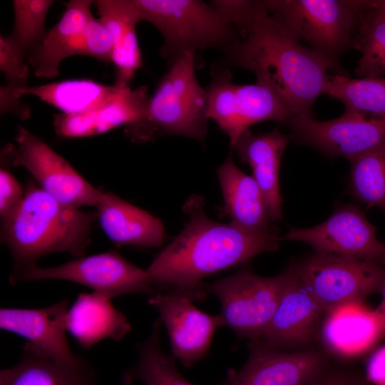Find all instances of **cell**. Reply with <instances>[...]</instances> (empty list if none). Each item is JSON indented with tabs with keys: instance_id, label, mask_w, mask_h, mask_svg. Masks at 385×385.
<instances>
[{
	"instance_id": "obj_15",
	"label": "cell",
	"mask_w": 385,
	"mask_h": 385,
	"mask_svg": "<svg viewBox=\"0 0 385 385\" xmlns=\"http://www.w3.org/2000/svg\"><path fill=\"white\" fill-rule=\"evenodd\" d=\"M285 271L286 282L276 310L255 342L279 350L309 344L326 313L292 265Z\"/></svg>"
},
{
	"instance_id": "obj_24",
	"label": "cell",
	"mask_w": 385,
	"mask_h": 385,
	"mask_svg": "<svg viewBox=\"0 0 385 385\" xmlns=\"http://www.w3.org/2000/svg\"><path fill=\"white\" fill-rule=\"evenodd\" d=\"M66 328L82 348H91L105 339L119 341L132 330L111 299L95 292L78 295L68 309Z\"/></svg>"
},
{
	"instance_id": "obj_20",
	"label": "cell",
	"mask_w": 385,
	"mask_h": 385,
	"mask_svg": "<svg viewBox=\"0 0 385 385\" xmlns=\"http://www.w3.org/2000/svg\"><path fill=\"white\" fill-rule=\"evenodd\" d=\"M289 138L277 128L265 133H253L250 129L239 138L232 149L240 160L251 168L252 178L263 196L271 222L282 217V199L279 190L281 159Z\"/></svg>"
},
{
	"instance_id": "obj_19",
	"label": "cell",
	"mask_w": 385,
	"mask_h": 385,
	"mask_svg": "<svg viewBox=\"0 0 385 385\" xmlns=\"http://www.w3.org/2000/svg\"><path fill=\"white\" fill-rule=\"evenodd\" d=\"M150 97L147 85L135 89L123 88L91 110L76 114H56L54 130L60 137L71 138L101 135L121 125L125 127L143 118Z\"/></svg>"
},
{
	"instance_id": "obj_9",
	"label": "cell",
	"mask_w": 385,
	"mask_h": 385,
	"mask_svg": "<svg viewBox=\"0 0 385 385\" xmlns=\"http://www.w3.org/2000/svg\"><path fill=\"white\" fill-rule=\"evenodd\" d=\"M43 279L75 282L111 299L130 293L155 294L147 270L132 264L116 251L77 257L51 267L36 264L12 271L10 276L12 284Z\"/></svg>"
},
{
	"instance_id": "obj_26",
	"label": "cell",
	"mask_w": 385,
	"mask_h": 385,
	"mask_svg": "<svg viewBox=\"0 0 385 385\" xmlns=\"http://www.w3.org/2000/svg\"><path fill=\"white\" fill-rule=\"evenodd\" d=\"M123 88L108 86L90 79H71L27 87L16 97L32 95L58 109L63 114H76L91 110L108 101Z\"/></svg>"
},
{
	"instance_id": "obj_5",
	"label": "cell",
	"mask_w": 385,
	"mask_h": 385,
	"mask_svg": "<svg viewBox=\"0 0 385 385\" xmlns=\"http://www.w3.org/2000/svg\"><path fill=\"white\" fill-rule=\"evenodd\" d=\"M271 16L294 40L337 63L356 38L370 0H264Z\"/></svg>"
},
{
	"instance_id": "obj_33",
	"label": "cell",
	"mask_w": 385,
	"mask_h": 385,
	"mask_svg": "<svg viewBox=\"0 0 385 385\" xmlns=\"http://www.w3.org/2000/svg\"><path fill=\"white\" fill-rule=\"evenodd\" d=\"M76 55L90 56L106 63H112V39L100 20L93 14L84 27Z\"/></svg>"
},
{
	"instance_id": "obj_35",
	"label": "cell",
	"mask_w": 385,
	"mask_h": 385,
	"mask_svg": "<svg viewBox=\"0 0 385 385\" xmlns=\"http://www.w3.org/2000/svg\"><path fill=\"white\" fill-rule=\"evenodd\" d=\"M367 377L346 369H332L329 366L304 385H369Z\"/></svg>"
},
{
	"instance_id": "obj_28",
	"label": "cell",
	"mask_w": 385,
	"mask_h": 385,
	"mask_svg": "<svg viewBox=\"0 0 385 385\" xmlns=\"http://www.w3.org/2000/svg\"><path fill=\"white\" fill-rule=\"evenodd\" d=\"M327 94L343 103L345 110L385 119V77L331 75Z\"/></svg>"
},
{
	"instance_id": "obj_8",
	"label": "cell",
	"mask_w": 385,
	"mask_h": 385,
	"mask_svg": "<svg viewBox=\"0 0 385 385\" xmlns=\"http://www.w3.org/2000/svg\"><path fill=\"white\" fill-rule=\"evenodd\" d=\"M205 89L208 118L228 136L232 148L252 125L265 120L287 123L292 118L282 101L267 88L257 83L235 84L228 67L212 66Z\"/></svg>"
},
{
	"instance_id": "obj_17",
	"label": "cell",
	"mask_w": 385,
	"mask_h": 385,
	"mask_svg": "<svg viewBox=\"0 0 385 385\" xmlns=\"http://www.w3.org/2000/svg\"><path fill=\"white\" fill-rule=\"evenodd\" d=\"M68 304L64 298L40 309L1 308L0 327L24 337L31 346L55 361L75 364L81 357L73 354L66 335Z\"/></svg>"
},
{
	"instance_id": "obj_6",
	"label": "cell",
	"mask_w": 385,
	"mask_h": 385,
	"mask_svg": "<svg viewBox=\"0 0 385 385\" xmlns=\"http://www.w3.org/2000/svg\"><path fill=\"white\" fill-rule=\"evenodd\" d=\"M142 18L163 36L160 56L169 67L187 54L226 49L240 36L210 3L200 0H134Z\"/></svg>"
},
{
	"instance_id": "obj_38",
	"label": "cell",
	"mask_w": 385,
	"mask_h": 385,
	"mask_svg": "<svg viewBox=\"0 0 385 385\" xmlns=\"http://www.w3.org/2000/svg\"><path fill=\"white\" fill-rule=\"evenodd\" d=\"M380 293H381V294H382V299H381V302L380 304L376 309V310L381 316V317L383 318V319L384 320V322H385V283H384Z\"/></svg>"
},
{
	"instance_id": "obj_3",
	"label": "cell",
	"mask_w": 385,
	"mask_h": 385,
	"mask_svg": "<svg viewBox=\"0 0 385 385\" xmlns=\"http://www.w3.org/2000/svg\"><path fill=\"white\" fill-rule=\"evenodd\" d=\"M96 219V212L61 202L30 183L19 206L2 222L1 239L13 257V271L51 253L83 257Z\"/></svg>"
},
{
	"instance_id": "obj_34",
	"label": "cell",
	"mask_w": 385,
	"mask_h": 385,
	"mask_svg": "<svg viewBox=\"0 0 385 385\" xmlns=\"http://www.w3.org/2000/svg\"><path fill=\"white\" fill-rule=\"evenodd\" d=\"M20 184L8 170H0V215L1 221L8 219L17 209L24 198Z\"/></svg>"
},
{
	"instance_id": "obj_21",
	"label": "cell",
	"mask_w": 385,
	"mask_h": 385,
	"mask_svg": "<svg viewBox=\"0 0 385 385\" xmlns=\"http://www.w3.org/2000/svg\"><path fill=\"white\" fill-rule=\"evenodd\" d=\"M96 207L102 230L116 244L153 248L160 247L165 240L159 218L112 192L102 191Z\"/></svg>"
},
{
	"instance_id": "obj_23",
	"label": "cell",
	"mask_w": 385,
	"mask_h": 385,
	"mask_svg": "<svg viewBox=\"0 0 385 385\" xmlns=\"http://www.w3.org/2000/svg\"><path fill=\"white\" fill-rule=\"evenodd\" d=\"M217 174L224 200L220 210L222 216L249 231L262 232L273 227L258 185L236 166L231 153L217 168Z\"/></svg>"
},
{
	"instance_id": "obj_13",
	"label": "cell",
	"mask_w": 385,
	"mask_h": 385,
	"mask_svg": "<svg viewBox=\"0 0 385 385\" xmlns=\"http://www.w3.org/2000/svg\"><path fill=\"white\" fill-rule=\"evenodd\" d=\"M287 123L297 142L349 161L385 140V119L351 111L345 110L341 116L325 121L300 115Z\"/></svg>"
},
{
	"instance_id": "obj_40",
	"label": "cell",
	"mask_w": 385,
	"mask_h": 385,
	"mask_svg": "<svg viewBox=\"0 0 385 385\" xmlns=\"http://www.w3.org/2000/svg\"><path fill=\"white\" fill-rule=\"evenodd\" d=\"M384 385H385V384H384Z\"/></svg>"
},
{
	"instance_id": "obj_32",
	"label": "cell",
	"mask_w": 385,
	"mask_h": 385,
	"mask_svg": "<svg viewBox=\"0 0 385 385\" xmlns=\"http://www.w3.org/2000/svg\"><path fill=\"white\" fill-rule=\"evenodd\" d=\"M26 56L9 36H0V70L4 73L6 85L0 92L15 96L17 91L28 86L29 66Z\"/></svg>"
},
{
	"instance_id": "obj_2",
	"label": "cell",
	"mask_w": 385,
	"mask_h": 385,
	"mask_svg": "<svg viewBox=\"0 0 385 385\" xmlns=\"http://www.w3.org/2000/svg\"><path fill=\"white\" fill-rule=\"evenodd\" d=\"M202 197L192 195L183 210L188 216L183 230L146 269L154 287L180 291L194 301L207 294L202 279L218 271L245 263L280 245L278 229L252 232L231 222L210 219Z\"/></svg>"
},
{
	"instance_id": "obj_14",
	"label": "cell",
	"mask_w": 385,
	"mask_h": 385,
	"mask_svg": "<svg viewBox=\"0 0 385 385\" xmlns=\"http://www.w3.org/2000/svg\"><path fill=\"white\" fill-rule=\"evenodd\" d=\"M148 302L166 328L175 359L189 368L207 355L214 334L223 326L220 314L200 310L192 299L173 289L154 294Z\"/></svg>"
},
{
	"instance_id": "obj_29",
	"label": "cell",
	"mask_w": 385,
	"mask_h": 385,
	"mask_svg": "<svg viewBox=\"0 0 385 385\" xmlns=\"http://www.w3.org/2000/svg\"><path fill=\"white\" fill-rule=\"evenodd\" d=\"M349 162V192L369 207L385 210V140Z\"/></svg>"
},
{
	"instance_id": "obj_4",
	"label": "cell",
	"mask_w": 385,
	"mask_h": 385,
	"mask_svg": "<svg viewBox=\"0 0 385 385\" xmlns=\"http://www.w3.org/2000/svg\"><path fill=\"white\" fill-rule=\"evenodd\" d=\"M195 55L187 54L169 67L150 97L139 121L125 127L135 143L163 135H180L203 142L207 133L208 98L195 75Z\"/></svg>"
},
{
	"instance_id": "obj_30",
	"label": "cell",
	"mask_w": 385,
	"mask_h": 385,
	"mask_svg": "<svg viewBox=\"0 0 385 385\" xmlns=\"http://www.w3.org/2000/svg\"><path fill=\"white\" fill-rule=\"evenodd\" d=\"M53 3V0L12 1L14 22L9 36L26 58L41 43L47 34L46 19Z\"/></svg>"
},
{
	"instance_id": "obj_12",
	"label": "cell",
	"mask_w": 385,
	"mask_h": 385,
	"mask_svg": "<svg viewBox=\"0 0 385 385\" xmlns=\"http://www.w3.org/2000/svg\"><path fill=\"white\" fill-rule=\"evenodd\" d=\"M280 240L304 242L317 253L377 264L384 246L377 239L376 228L359 207L352 205H339L328 219L318 225L292 227Z\"/></svg>"
},
{
	"instance_id": "obj_31",
	"label": "cell",
	"mask_w": 385,
	"mask_h": 385,
	"mask_svg": "<svg viewBox=\"0 0 385 385\" xmlns=\"http://www.w3.org/2000/svg\"><path fill=\"white\" fill-rule=\"evenodd\" d=\"M355 48L361 53L355 68L357 78L385 77V19L371 17L366 11Z\"/></svg>"
},
{
	"instance_id": "obj_39",
	"label": "cell",
	"mask_w": 385,
	"mask_h": 385,
	"mask_svg": "<svg viewBox=\"0 0 385 385\" xmlns=\"http://www.w3.org/2000/svg\"><path fill=\"white\" fill-rule=\"evenodd\" d=\"M379 264L381 265H385V245L384 246L381 257L379 258Z\"/></svg>"
},
{
	"instance_id": "obj_36",
	"label": "cell",
	"mask_w": 385,
	"mask_h": 385,
	"mask_svg": "<svg viewBox=\"0 0 385 385\" xmlns=\"http://www.w3.org/2000/svg\"><path fill=\"white\" fill-rule=\"evenodd\" d=\"M367 379L376 385L385 384V345L370 356L367 366Z\"/></svg>"
},
{
	"instance_id": "obj_22",
	"label": "cell",
	"mask_w": 385,
	"mask_h": 385,
	"mask_svg": "<svg viewBox=\"0 0 385 385\" xmlns=\"http://www.w3.org/2000/svg\"><path fill=\"white\" fill-rule=\"evenodd\" d=\"M91 0H71L60 21L48 31L41 43L27 56L36 76L51 78L59 74L61 61L76 56L84 27L92 15Z\"/></svg>"
},
{
	"instance_id": "obj_27",
	"label": "cell",
	"mask_w": 385,
	"mask_h": 385,
	"mask_svg": "<svg viewBox=\"0 0 385 385\" xmlns=\"http://www.w3.org/2000/svg\"><path fill=\"white\" fill-rule=\"evenodd\" d=\"M161 324L162 321L158 317L153 323L149 337L137 345V362L123 373V385H130L135 381L145 385H194L180 373L175 359L163 351Z\"/></svg>"
},
{
	"instance_id": "obj_1",
	"label": "cell",
	"mask_w": 385,
	"mask_h": 385,
	"mask_svg": "<svg viewBox=\"0 0 385 385\" xmlns=\"http://www.w3.org/2000/svg\"><path fill=\"white\" fill-rule=\"evenodd\" d=\"M239 38L222 53L220 65L252 71L256 83L272 91L292 115L312 116V106L327 93L334 63L291 37L256 1Z\"/></svg>"
},
{
	"instance_id": "obj_37",
	"label": "cell",
	"mask_w": 385,
	"mask_h": 385,
	"mask_svg": "<svg viewBox=\"0 0 385 385\" xmlns=\"http://www.w3.org/2000/svg\"><path fill=\"white\" fill-rule=\"evenodd\" d=\"M367 14L376 19H385V0H371Z\"/></svg>"
},
{
	"instance_id": "obj_18",
	"label": "cell",
	"mask_w": 385,
	"mask_h": 385,
	"mask_svg": "<svg viewBox=\"0 0 385 385\" xmlns=\"http://www.w3.org/2000/svg\"><path fill=\"white\" fill-rule=\"evenodd\" d=\"M322 324L324 345L342 358L364 354L385 336L384 320L363 301H352L334 307L326 312Z\"/></svg>"
},
{
	"instance_id": "obj_10",
	"label": "cell",
	"mask_w": 385,
	"mask_h": 385,
	"mask_svg": "<svg viewBox=\"0 0 385 385\" xmlns=\"http://www.w3.org/2000/svg\"><path fill=\"white\" fill-rule=\"evenodd\" d=\"M292 267L325 312L381 292L385 283L382 265L342 256L315 252Z\"/></svg>"
},
{
	"instance_id": "obj_16",
	"label": "cell",
	"mask_w": 385,
	"mask_h": 385,
	"mask_svg": "<svg viewBox=\"0 0 385 385\" xmlns=\"http://www.w3.org/2000/svg\"><path fill=\"white\" fill-rule=\"evenodd\" d=\"M250 354L238 371H230L219 385H304L329 366L323 353L285 351L251 342Z\"/></svg>"
},
{
	"instance_id": "obj_11",
	"label": "cell",
	"mask_w": 385,
	"mask_h": 385,
	"mask_svg": "<svg viewBox=\"0 0 385 385\" xmlns=\"http://www.w3.org/2000/svg\"><path fill=\"white\" fill-rule=\"evenodd\" d=\"M15 139L16 148L9 145L4 148L11 163L26 169L42 190L67 205L97 206L102 191L84 179L42 138L18 125Z\"/></svg>"
},
{
	"instance_id": "obj_7",
	"label": "cell",
	"mask_w": 385,
	"mask_h": 385,
	"mask_svg": "<svg viewBox=\"0 0 385 385\" xmlns=\"http://www.w3.org/2000/svg\"><path fill=\"white\" fill-rule=\"evenodd\" d=\"M286 278V271L261 277L245 265L230 276L204 284L203 289L220 300L222 325L232 329L238 337L255 342L276 310Z\"/></svg>"
},
{
	"instance_id": "obj_25",
	"label": "cell",
	"mask_w": 385,
	"mask_h": 385,
	"mask_svg": "<svg viewBox=\"0 0 385 385\" xmlns=\"http://www.w3.org/2000/svg\"><path fill=\"white\" fill-rule=\"evenodd\" d=\"M0 385H98L91 365L55 361L26 343L19 361L0 371Z\"/></svg>"
}]
</instances>
